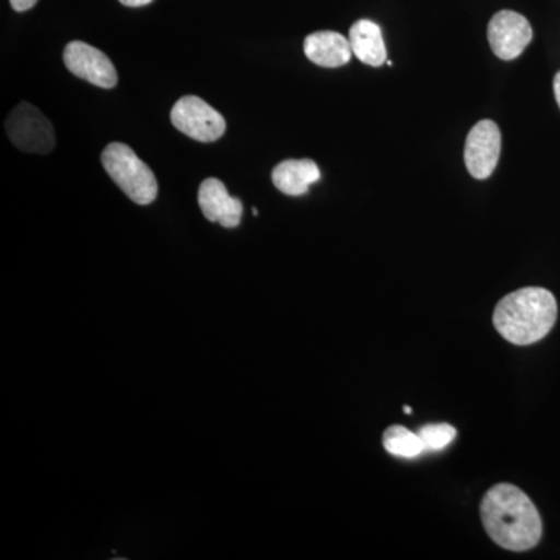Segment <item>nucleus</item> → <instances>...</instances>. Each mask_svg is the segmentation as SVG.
I'll return each instance as SVG.
<instances>
[{"label": "nucleus", "mask_w": 560, "mask_h": 560, "mask_svg": "<svg viewBox=\"0 0 560 560\" xmlns=\"http://www.w3.org/2000/svg\"><path fill=\"white\" fill-rule=\"evenodd\" d=\"M480 512L486 533L504 550H533L541 539L544 523L539 511L517 486H493L482 499Z\"/></svg>", "instance_id": "nucleus-1"}, {"label": "nucleus", "mask_w": 560, "mask_h": 560, "mask_svg": "<svg viewBox=\"0 0 560 560\" xmlns=\"http://www.w3.org/2000/svg\"><path fill=\"white\" fill-rule=\"evenodd\" d=\"M558 319V301L551 291L528 287L508 294L497 304L493 326L504 340L529 346L544 340Z\"/></svg>", "instance_id": "nucleus-2"}, {"label": "nucleus", "mask_w": 560, "mask_h": 560, "mask_svg": "<svg viewBox=\"0 0 560 560\" xmlns=\"http://www.w3.org/2000/svg\"><path fill=\"white\" fill-rule=\"evenodd\" d=\"M102 164L110 179L136 205L149 206L156 200L160 191L156 175L130 147L120 142L109 143L103 150Z\"/></svg>", "instance_id": "nucleus-3"}, {"label": "nucleus", "mask_w": 560, "mask_h": 560, "mask_svg": "<svg viewBox=\"0 0 560 560\" xmlns=\"http://www.w3.org/2000/svg\"><path fill=\"white\" fill-rule=\"evenodd\" d=\"M5 127L11 142L25 153L47 154L57 145L54 125L31 103L11 110Z\"/></svg>", "instance_id": "nucleus-4"}, {"label": "nucleus", "mask_w": 560, "mask_h": 560, "mask_svg": "<svg viewBox=\"0 0 560 560\" xmlns=\"http://www.w3.org/2000/svg\"><path fill=\"white\" fill-rule=\"evenodd\" d=\"M171 120L176 130L197 142H215L226 131V120L219 110L195 95H186L175 103Z\"/></svg>", "instance_id": "nucleus-5"}, {"label": "nucleus", "mask_w": 560, "mask_h": 560, "mask_svg": "<svg viewBox=\"0 0 560 560\" xmlns=\"http://www.w3.org/2000/svg\"><path fill=\"white\" fill-rule=\"evenodd\" d=\"M488 38L490 49L500 60L512 61L528 47L533 39V27L521 13L503 10L490 20Z\"/></svg>", "instance_id": "nucleus-6"}, {"label": "nucleus", "mask_w": 560, "mask_h": 560, "mask_svg": "<svg viewBox=\"0 0 560 560\" xmlns=\"http://www.w3.org/2000/svg\"><path fill=\"white\" fill-rule=\"evenodd\" d=\"M501 132L492 120H481L471 128L464 149L467 171L475 179H488L499 164Z\"/></svg>", "instance_id": "nucleus-7"}, {"label": "nucleus", "mask_w": 560, "mask_h": 560, "mask_svg": "<svg viewBox=\"0 0 560 560\" xmlns=\"http://www.w3.org/2000/svg\"><path fill=\"white\" fill-rule=\"evenodd\" d=\"M65 65L73 75L90 81L103 90H113L119 81L117 70L109 58L83 40H72L66 46Z\"/></svg>", "instance_id": "nucleus-8"}, {"label": "nucleus", "mask_w": 560, "mask_h": 560, "mask_svg": "<svg viewBox=\"0 0 560 560\" xmlns=\"http://www.w3.org/2000/svg\"><path fill=\"white\" fill-rule=\"evenodd\" d=\"M198 205L202 215L212 223L232 230L241 224L243 217V202L232 198L224 184L217 178L202 180L198 190Z\"/></svg>", "instance_id": "nucleus-9"}, {"label": "nucleus", "mask_w": 560, "mask_h": 560, "mask_svg": "<svg viewBox=\"0 0 560 560\" xmlns=\"http://www.w3.org/2000/svg\"><path fill=\"white\" fill-rule=\"evenodd\" d=\"M305 57L320 68H341L352 58L349 39L337 32H316L304 40Z\"/></svg>", "instance_id": "nucleus-10"}, {"label": "nucleus", "mask_w": 560, "mask_h": 560, "mask_svg": "<svg viewBox=\"0 0 560 560\" xmlns=\"http://www.w3.org/2000/svg\"><path fill=\"white\" fill-rule=\"evenodd\" d=\"M271 176L276 189L290 197H301L312 184L318 183L320 171L312 160H289L276 165Z\"/></svg>", "instance_id": "nucleus-11"}, {"label": "nucleus", "mask_w": 560, "mask_h": 560, "mask_svg": "<svg viewBox=\"0 0 560 560\" xmlns=\"http://www.w3.org/2000/svg\"><path fill=\"white\" fill-rule=\"evenodd\" d=\"M349 43L352 54L364 65L378 68L386 62V47L382 28L370 20H360L350 27Z\"/></svg>", "instance_id": "nucleus-12"}, {"label": "nucleus", "mask_w": 560, "mask_h": 560, "mask_svg": "<svg viewBox=\"0 0 560 560\" xmlns=\"http://www.w3.org/2000/svg\"><path fill=\"white\" fill-rule=\"evenodd\" d=\"M383 447L393 456L399 458H418L420 453L425 452V445L418 433L405 429L401 425L389 427L383 434Z\"/></svg>", "instance_id": "nucleus-13"}, {"label": "nucleus", "mask_w": 560, "mask_h": 560, "mask_svg": "<svg viewBox=\"0 0 560 560\" xmlns=\"http://www.w3.org/2000/svg\"><path fill=\"white\" fill-rule=\"evenodd\" d=\"M420 440L425 445V451H442L451 445L458 431L448 423H430L418 431Z\"/></svg>", "instance_id": "nucleus-14"}, {"label": "nucleus", "mask_w": 560, "mask_h": 560, "mask_svg": "<svg viewBox=\"0 0 560 560\" xmlns=\"http://www.w3.org/2000/svg\"><path fill=\"white\" fill-rule=\"evenodd\" d=\"M36 2H38V0H10L13 10L20 11V13H22V11L33 9V7L36 5Z\"/></svg>", "instance_id": "nucleus-15"}, {"label": "nucleus", "mask_w": 560, "mask_h": 560, "mask_svg": "<svg viewBox=\"0 0 560 560\" xmlns=\"http://www.w3.org/2000/svg\"><path fill=\"white\" fill-rule=\"evenodd\" d=\"M119 2L121 5L132 7V9H136V7L149 5L153 0H119Z\"/></svg>", "instance_id": "nucleus-16"}, {"label": "nucleus", "mask_w": 560, "mask_h": 560, "mask_svg": "<svg viewBox=\"0 0 560 560\" xmlns=\"http://www.w3.org/2000/svg\"><path fill=\"white\" fill-rule=\"evenodd\" d=\"M555 95H556V101H558L559 108H560V72L558 73V75H556V79H555Z\"/></svg>", "instance_id": "nucleus-17"}, {"label": "nucleus", "mask_w": 560, "mask_h": 560, "mask_svg": "<svg viewBox=\"0 0 560 560\" xmlns=\"http://www.w3.org/2000/svg\"><path fill=\"white\" fill-rule=\"evenodd\" d=\"M253 213L254 215H259V210H257L256 208L253 209Z\"/></svg>", "instance_id": "nucleus-18"}, {"label": "nucleus", "mask_w": 560, "mask_h": 560, "mask_svg": "<svg viewBox=\"0 0 560 560\" xmlns=\"http://www.w3.org/2000/svg\"><path fill=\"white\" fill-rule=\"evenodd\" d=\"M404 411H405V412H411V408L405 407V408H404Z\"/></svg>", "instance_id": "nucleus-19"}]
</instances>
